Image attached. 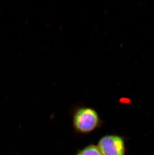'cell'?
<instances>
[{
	"label": "cell",
	"instance_id": "cell-1",
	"mask_svg": "<svg viewBox=\"0 0 154 155\" xmlns=\"http://www.w3.org/2000/svg\"><path fill=\"white\" fill-rule=\"evenodd\" d=\"M100 119L97 112L89 107H79L75 110L73 126L77 133L88 134L97 129Z\"/></svg>",
	"mask_w": 154,
	"mask_h": 155
},
{
	"label": "cell",
	"instance_id": "cell-2",
	"mask_svg": "<svg viewBox=\"0 0 154 155\" xmlns=\"http://www.w3.org/2000/svg\"><path fill=\"white\" fill-rule=\"evenodd\" d=\"M102 155H124L125 143L116 135H107L100 140L97 146Z\"/></svg>",
	"mask_w": 154,
	"mask_h": 155
},
{
	"label": "cell",
	"instance_id": "cell-3",
	"mask_svg": "<svg viewBox=\"0 0 154 155\" xmlns=\"http://www.w3.org/2000/svg\"><path fill=\"white\" fill-rule=\"evenodd\" d=\"M76 155H102L97 146L91 144L80 150Z\"/></svg>",
	"mask_w": 154,
	"mask_h": 155
}]
</instances>
